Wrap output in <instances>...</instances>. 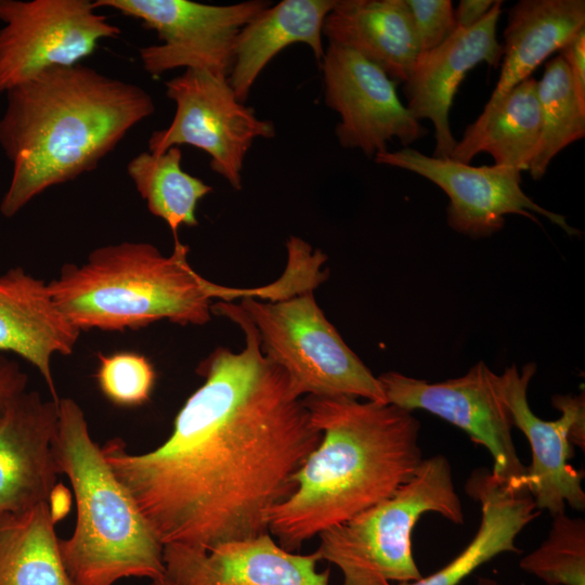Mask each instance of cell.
I'll list each match as a JSON object with an SVG mask.
<instances>
[{"instance_id":"23","label":"cell","mask_w":585,"mask_h":585,"mask_svg":"<svg viewBox=\"0 0 585 585\" xmlns=\"http://www.w3.org/2000/svg\"><path fill=\"white\" fill-rule=\"evenodd\" d=\"M538 82L530 77L467 126L456 141L452 160L470 164L480 153L490 154L496 166L528 171L541 135Z\"/></svg>"},{"instance_id":"30","label":"cell","mask_w":585,"mask_h":585,"mask_svg":"<svg viewBox=\"0 0 585 585\" xmlns=\"http://www.w3.org/2000/svg\"><path fill=\"white\" fill-rule=\"evenodd\" d=\"M27 375L20 365L0 353V417L26 391Z\"/></svg>"},{"instance_id":"32","label":"cell","mask_w":585,"mask_h":585,"mask_svg":"<svg viewBox=\"0 0 585 585\" xmlns=\"http://www.w3.org/2000/svg\"><path fill=\"white\" fill-rule=\"evenodd\" d=\"M495 0H461L454 9L457 29H467L481 22Z\"/></svg>"},{"instance_id":"9","label":"cell","mask_w":585,"mask_h":585,"mask_svg":"<svg viewBox=\"0 0 585 585\" xmlns=\"http://www.w3.org/2000/svg\"><path fill=\"white\" fill-rule=\"evenodd\" d=\"M271 2L250 0L234 4H207L191 0H94L136 18L154 30L159 44L140 48L142 67L152 77L185 68L229 77L236 37Z\"/></svg>"},{"instance_id":"24","label":"cell","mask_w":585,"mask_h":585,"mask_svg":"<svg viewBox=\"0 0 585 585\" xmlns=\"http://www.w3.org/2000/svg\"><path fill=\"white\" fill-rule=\"evenodd\" d=\"M54 524L50 502L0 514V585H75Z\"/></svg>"},{"instance_id":"31","label":"cell","mask_w":585,"mask_h":585,"mask_svg":"<svg viewBox=\"0 0 585 585\" xmlns=\"http://www.w3.org/2000/svg\"><path fill=\"white\" fill-rule=\"evenodd\" d=\"M582 105L585 106V29L578 31L560 51Z\"/></svg>"},{"instance_id":"5","label":"cell","mask_w":585,"mask_h":585,"mask_svg":"<svg viewBox=\"0 0 585 585\" xmlns=\"http://www.w3.org/2000/svg\"><path fill=\"white\" fill-rule=\"evenodd\" d=\"M54 453L76 499L74 533L60 540L74 584L165 576L164 544L92 440L82 408L69 398L58 401Z\"/></svg>"},{"instance_id":"12","label":"cell","mask_w":585,"mask_h":585,"mask_svg":"<svg viewBox=\"0 0 585 585\" xmlns=\"http://www.w3.org/2000/svg\"><path fill=\"white\" fill-rule=\"evenodd\" d=\"M535 373V363H528L521 370L511 365L499 375L500 392L512 426L522 431L532 451L524 485L540 511L555 516L564 512L567 505L584 510L583 472L569 463L574 455L573 446L585 450L584 393L552 396V405L561 416L543 420L532 412L528 401L529 384Z\"/></svg>"},{"instance_id":"25","label":"cell","mask_w":585,"mask_h":585,"mask_svg":"<svg viewBox=\"0 0 585 585\" xmlns=\"http://www.w3.org/2000/svg\"><path fill=\"white\" fill-rule=\"evenodd\" d=\"M127 172L152 214L164 220L174 238L182 225L196 226V208L212 187L182 168V152L173 146L159 155L141 152Z\"/></svg>"},{"instance_id":"2","label":"cell","mask_w":585,"mask_h":585,"mask_svg":"<svg viewBox=\"0 0 585 585\" xmlns=\"http://www.w3.org/2000/svg\"><path fill=\"white\" fill-rule=\"evenodd\" d=\"M0 118V146L12 174L5 218L46 190L94 170L127 133L155 112L140 86L77 64L12 88Z\"/></svg>"},{"instance_id":"8","label":"cell","mask_w":585,"mask_h":585,"mask_svg":"<svg viewBox=\"0 0 585 585\" xmlns=\"http://www.w3.org/2000/svg\"><path fill=\"white\" fill-rule=\"evenodd\" d=\"M165 86L176 113L167 128L151 134L148 152L159 155L173 146L197 147L210 156L212 171L240 190L247 153L255 140L275 136L274 123L240 102L227 77L185 69Z\"/></svg>"},{"instance_id":"28","label":"cell","mask_w":585,"mask_h":585,"mask_svg":"<svg viewBox=\"0 0 585 585\" xmlns=\"http://www.w3.org/2000/svg\"><path fill=\"white\" fill-rule=\"evenodd\" d=\"M98 359V385L108 401L122 407H135L150 400L156 373L144 355L135 352L99 353Z\"/></svg>"},{"instance_id":"33","label":"cell","mask_w":585,"mask_h":585,"mask_svg":"<svg viewBox=\"0 0 585 585\" xmlns=\"http://www.w3.org/2000/svg\"><path fill=\"white\" fill-rule=\"evenodd\" d=\"M476 585H504V584L490 577H479Z\"/></svg>"},{"instance_id":"6","label":"cell","mask_w":585,"mask_h":585,"mask_svg":"<svg viewBox=\"0 0 585 585\" xmlns=\"http://www.w3.org/2000/svg\"><path fill=\"white\" fill-rule=\"evenodd\" d=\"M427 512L464 522L452 467L443 455L424 458L414 477L390 497L321 532L315 552L339 568L342 585L417 581L422 575L413 557L412 532Z\"/></svg>"},{"instance_id":"10","label":"cell","mask_w":585,"mask_h":585,"mask_svg":"<svg viewBox=\"0 0 585 585\" xmlns=\"http://www.w3.org/2000/svg\"><path fill=\"white\" fill-rule=\"evenodd\" d=\"M0 94L92 55L121 30L91 0H0Z\"/></svg>"},{"instance_id":"26","label":"cell","mask_w":585,"mask_h":585,"mask_svg":"<svg viewBox=\"0 0 585 585\" xmlns=\"http://www.w3.org/2000/svg\"><path fill=\"white\" fill-rule=\"evenodd\" d=\"M541 135L528 171L540 180L551 160L568 145L585 136V106L581 104L561 55L549 60L537 81Z\"/></svg>"},{"instance_id":"19","label":"cell","mask_w":585,"mask_h":585,"mask_svg":"<svg viewBox=\"0 0 585 585\" xmlns=\"http://www.w3.org/2000/svg\"><path fill=\"white\" fill-rule=\"evenodd\" d=\"M328 44L349 49L404 83L419 54L406 0H338L323 26Z\"/></svg>"},{"instance_id":"14","label":"cell","mask_w":585,"mask_h":585,"mask_svg":"<svg viewBox=\"0 0 585 585\" xmlns=\"http://www.w3.org/2000/svg\"><path fill=\"white\" fill-rule=\"evenodd\" d=\"M326 105L340 116L335 128L339 144L375 157L393 140L407 145L426 136L401 102L396 83L360 54L328 44L320 63Z\"/></svg>"},{"instance_id":"1","label":"cell","mask_w":585,"mask_h":585,"mask_svg":"<svg viewBox=\"0 0 585 585\" xmlns=\"http://www.w3.org/2000/svg\"><path fill=\"white\" fill-rule=\"evenodd\" d=\"M212 312L243 330L244 349L218 347L200 362L204 382L161 445L133 454L115 438L101 447L164 545L210 549L269 533L271 510L323 435L242 307L218 301Z\"/></svg>"},{"instance_id":"17","label":"cell","mask_w":585,"mask_h":585,"mask_svg":"<svg viewBox=\"0 0 585 585\" xmlns=\"http://www.w3.org/2000/svg\"><path fill=\"white\" fill-rule=\"evenodd\" d=\"M58 402L22 393L0 417V514L51 500L61 474L54 438Z\"/></svg>"},{"instance_id":"22","label":"cell","mask_w":585,"mask_h":585,"mask_svg":"<svg viewBox=\"0 0 585 585\" xmlns=\"http://www.w3.org/2000/svg\"><path fill=\"white\" fill-rule=\"evenodd\" d=\"M585 29L584 0H520L508 11L502 72L486 104L531 77L544 61Z\"/></svg>"},{"instance_id":"21","label":"cell","mask_w":585,"mask_h":585,"mask_svg":"<svg viewBox=\"0 0 585 585\" xmlns=\"http://www.w3.org/2000/svg\"><path fill=\"white\" fill-rule=\"evenodd\" d=\"M338 0H282L269 5L238 32L229 82L245 103L268 64L284 49L304 43L321 63L325 49L323 26Z\"/></svg>"},{"instance_id":"18","label":"cell","mask_w":585,"mask_h":585,"mask_svg":"<svg viewBox=\"0 0 585 585\" xmlns=\"http://www.w3.org/2000/svg\"><path fill=\"white\" fill-rule=\"evenodd\" d=\"M80 330L58 310L42 280L15 266L0 275V352L21 356L41 374L60 401L51 360L74 351Z\"/></svg>"},{"instance_id":"29","label":"cell","mask_w":585,"mask_h":585,"mask_svg":"<svg viewBox=\"0 0 585 585\" xmlns=\"http://www.w3.org/2000/svg\"><path fill=\"white\" fill-rule=\"evenodd\" d=\"M406 2L412 12L419 53L439 47L456 31L451 0H406Z\"/></svg>"},{"instance_id":"13","label":"cell","mask_w":585,"mask_h":585,"mask_svg":"<svg viewBox=\"0 0 585 585\" xmlns=\"http://www.w3.org/2000/svg\"><path fill=\"white\" fill-rule=\"evenodd\" d=\"M374 160L417 173L443 190L450 199L447 223L461 234L490 236L504 226L507 214L515 213L534 222H538L536 214H541L568 235H580L564 216L541 207L523 192L521 172L517 170L435 158L408 146L377 154Z\"/></svg>"},{"instance_id":"4","label":"cell","mask_w":585,"mask_h":585,"mask_svg":"<svg viewBox=\"0 0 585 585\" xmlns=\"http://www.w3.org/2000/svg\"><path fill=\"white\" fill-rule=\"evenodd\" d=\"M188 251L178 238L169 256L150 243L102 246L81 265L64 264L48 283L49 292L80 332L135 329L160 320L200 326L210 321L214 299L269 297V286L230 288L207 281L190 265Z\"/></svg>"},{"instance_id":"15","label":"cell","mask_w":585,"mask_h":585,"mask_svg":"<svg viewBox=\"0 0 585 585\" xmlns=\"http://www.w3.org/2000/svg\"><path fill=\"white\" fill-rule=\"evenodd\" d=\"M165 577L172 585H328L329 569L318 572L314 551H287L270 533L230 541L210 549L164 545Z\"/></svg>"},{"instance_id":"11","label":"cell","mask_w":585,"mask_h":585,"mask_svg":"<svg viewBox=\"0 0 585 585\" xmlns=\"http://www.w3.org/2000/svg\"><path fill=\"white\" fill-rule=\"evenodd\" d=\"M387 402L406 411H427L465 431L492 455L493 476L526 489V466L511 433L512 421L500 392L499 375L480 361L465 375L430 384L398 372L378 377Z\"/></svg>"},{"instance_id":"34","label":"cell","mask_w":585,"mask_h":585,"mask_svg":"<svg viewBox=\"0 0 585 585\" xmlns=\"http://www.w3.org/2000/svg\"><path fill=\"white\" fill-rule=\"evenodd\" d=\"M150 585H172L165 576L153 580Z\"/></svg>"},{"instance_id":"27","label":"cell","mask_w":585,"mask_h":585,"mask_svg":"<svg viewBox=\"0 0 585 585\" xmlns=\"http://www.w3.org/2000/svg\"><path fill=\"white\" fill-rule=\"evenodd\" d=\"M552 518L547 538L519 566L547 585H585V521L566 512Z\"/></svg>"},{"instance_id":"7","label":"cell","mask_w":585,"mask_h":585,"mask_svg":"<svg viewBox=\"0 0 585 585\" xmlns=\"http://www.w3.org/2000/svg\"><path fill=\"white\" fill-rule=\"evenodd\" d=\"M239 306L253 324L262 353L287 375L291 393L351 396L388 403L378 377L348 347L315 301L313 289Z\"/></svg>"},{"instance_id":"16","label":"cell","mask_w":585,"mask_h":585,"mask_svg":"<svg viewBox=\"0 0 585 585\" xmlns=\"http://www.w3.org/2000/svg\"><path fill=\"white\" fill-rule=\"evenodd\" d=\"M502 0H495L485 17L477 25L456 31L442 44L418 54L403 92L407 109L417 120L429 119L434 127L435 158H450L455 144L450 110L454 96L468 72L485 62L497 67L503 47L496 29L502 14Z\"/></svg>"},{"instance_id":"3","label":"cell","mask_w":585,"mask_h":585,"mask_svg":"<svg viewBox=\"0 0 585 585\" xmlns=\"http://www.w3.org/2000/svg\"><path fill=\"white\" fill-rule=\"evenodd\" d=\"M302 400L322 440L294 474L296 490L268 522L269 533L291 552L390 497L424 460L413 412L351 396Z\"/></svg>"},{"instance_id":"20","label":"cell","mask_w":585,"mask_h":585,"mask_svg":"<svg viewBox=\"0 0 585 585\" xmlns=\"http://www.w3.org/2000/svg\"><path fill=\"white\" fill-rule=\"evenodd\" d=\"M465 489L481 507V521L473 538L440 570L396 585H461L463 580L493 558L521 552L516 538L541 514L530 492L498 480L484 468L470 474Z\"/></svg>"}]
</instances>
